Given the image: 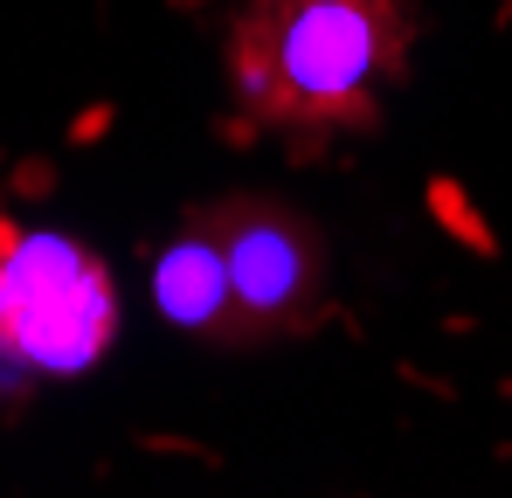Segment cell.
I'll return each instance as SVG.
<instances>
[{
	"instance_id": "cell-1",
	"label": "cell",
	"mask_w": 512,
	"mask_h": 498,
	"mask_svg": "<svg viewBox=\"0 0 512 498\" xmlns=\"http://www.w3.org/2000/svg\"><path fill=\"white\" fill-rule=\"evenodd\" d=\"M409 42L402 0H250L229 28V83L250 118L284 132L374 125Z\"/></svg>"
},
{
	"instance_id": "cell-2",
	"label": "cell",
	"mask_w": 512,
	"mask_h": 498,
	"mask_svg": "<svg viewBox=\"0 0 512 498\" xmlns=\"http://www.w3.org/2000/svg\"><path fill=\"white\" fill-rule=\"evenodd\" d=\"M118 332L111 270L63 236L0 249V374H84Z\"/></svg>"
},
{
	"instance_id": "cell-3",
	"label": "cell",
	"mask_w": 512,
	"mask_h": 498,
	"mask_svg": "<svg viewBox=\"0 0 512 498\" xmlns=\"http://www.w3.org/2000/svg\"><path fill=\"white\" fill-rule=\"evenodd\" d=\"M222 263H229V326L236 339H284L319 319L326 298V236L291 208L263 194H229L194 215Z\"/></svg>"
},
{
	"instance_id": "cell-4",
	"label": "cell",
	"mask_w": 512,
	"mask_h": 498,
	"mask_svg": "<svg viewBox=\"0 0 512 498\" xmlns=\"http://www.w3.org/2000/svg\"><path fill=\"white\" fill-rule=\"evenodd\" d=\"M153 291H160V312L173 326L236 346V326H229V263H222V249H215V236L201 222H187V236L167 243Z\"/></svg>"
},
{
	"instance_id": "cell-5",
	"label": "cell",
	"mask_w": 512,
	"mask_h": 498,
	"mask_svg": "<svg viewBox=\"0 0 512 498\" xmlns=\"http://www.w3.org/2000/svg\"><path fill=\"white\" fill-rule=\"evenodd\" d=\"M14 236H21V229H14V222H0V249H7V243H14Z\"/></svg>"
}]
</instances>
